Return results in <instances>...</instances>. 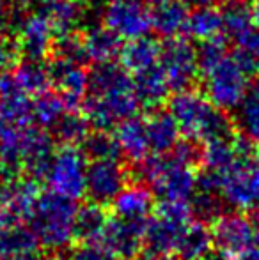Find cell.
Listing matches in <instances>:
<instances>
[{
  "label": "cell",
  "mask_w": 259,
  "mask_h": 260,
  "mask_svg": "<svg viewBox=\"0 0 259 260\" xmlns=\"http://www.w3.org/2000/svg\"><path fill=\"white\" fill-rule=\"evenodd\" d=\"M138 103L135 82L123 66L114 62L96 64L91 71L89 96L83 101V115L98 131L119 126L137 113Z\"/></svg>",
  "instance_id": "1"
},
{
  "label": "cell",
  "mask_w": 259,
  "mask_h": 260,
  "mask_svg": "<svg viewBox=\"0 0 259 260\" xmlns=\"http://www.w3.org/2000/svg\"><path fill=\"white\" fill-rule=\"evenodd\" d=\"M138 184H148L160 204H190L197 189L194 167L172 156H149L135 165Z\"/></svg>",
  "instance_id": "2"
},
{
  "label": "cell",
  "mask_w": 259,
  "mask_h": 260,
  "mask_svg": "<svg viewBox=\"0 0 259 260\" xmlns=\"http://www.w3.org/2000/svg\"><path fill=\"white\" fill-rule=\"evenodd\" d=\"M76 207L69 200L53 191H43L28 219V226L38 237L39 246L50 251H61L76 239Z\"/></svg>",
  "instance_id": "3"
},
{
  "label": "cell",
  "mask_w": 259,
  "mask_h": 260,
  "mask_svg": "<svg viewBox=\"0 0 259 260\" xmlns=\"http://www.w3.org/2000/svg\"><path fill=\"white\" fill-rule=\"evenodd\" d=\"M169 112L176 119L181 133L192 142H210L229 137L231 131L225 113L197 90L187 89L174 94Z\"/></svg>",
  "instance_id": "4"
},
{
  "label": "cell",
  "mask_w": 259,
  "mask_h": 260,
  "mask_svg": "<svg viewBox=\"0 0 259 260\" xmlns=\"http://www.w3.org/2000/svg\"><path fill=\"white\" fill-rule=\"evenodd\" d=\"M256 66L257 62L242 50L227 53L213 68L200 73L206 98L222 112L238 108L249 92V76Z\"/></svg>",
  "instance_id": "5"
},
{
  "label": "cell",
  "mask_w": 259,
  "mask_h": 260,
  "mask_svg": "<svg viewBox=\"0 0 259 260\" xmlns=\"http://www.w3.org/2000/svg\"><path fill=\"white\" fill-rule=\"evenodd\" d=\"M87 156L75 145H63L53 152L45 181L50 191L69 200H78L87 193Z\"/></svg>",
  "instance_id": "6"
},
{
  "label": "cell",
  "mask_w": 259,
  "mask_h": 260,
  "mask_svg": "<svg viewBox=\"0 0 259 260\" xmlns=\"http://www.w3.org/2000/svg\"><path fill=\"white\" fill-rule=\"evenodd\" d=\"M217 251L233 260H256L257 229L243 212L222 214L211 226Z\"/></svg>",
  "instance_id": "7"
},
{
  "label": "cell",
  "mask_w": 259,
  "mask_h": 260,
  "mask_svg": "<svg viewBox=\"0 0 259 260\" xmlns=\"http://www.w3.org/2000/svg\"><path fill=\"white\" fill-rule=\"evenodd\" d=\"M190 204H160L155 216L146 223L144 244L160 253H176L185 229L192 221Z\"/></svg>",
  "instance_id": "8"
},
{
  "label": "cell",
  "mask_w": 259,
  "mask_h": 260,
  "mask_svg": "<svg viewBox=\"0 0 259 260\" xmlns=\"http://www.w3.org/2000/svg\"><path fill=\"white\" fill-rule=\"evenodd\" d=\"M222 200L238 212L259 207V161H240L225 172L218 186Z\"/></svg>",
  "instance_id": "9"
},
{
  "label": "cell",
  "mask_w": 259,
  "mask_h": 260,
  "mask_svg": "<svg viewBox=\"0 0 259 260\" xmlns=\"http://www.w3.org/2000/svg\"><path fill=\"white\" fill-rule=\"evenodd\" d=\"M160 68L165 75L169 87L176 92L187 90L199 75V57L190 41L172 38L162 46Z\"/></svg>",
  "instance_id": "10"
},
{
  "label": "cell",
  "mask_w": 259,
  "mask_h": 260,
  "mask_svg": "<svg viewBox=\"0 0 259 260\" xmlns=\"http://www.w3.org/2000/svg\"><path fill=\"white\" fill-rule=\"evenodd\" d=\"M14 34L18 50L28 60H41L55 46V28L41 11L27 13L18 18Z\"/></svg>",
  "instance_id": "11"
},
{
  "label": "cell",
  "mask_w": 259,
  "mask_h": 260,
  "mask_svg": "<svg viewBox=\"0 0 259 260\" xmlns=\"http://www.w3.org/2000/svg\"><path fill=\"white\" fill-rule=\"evenodd\" d=\"M103 21L105 27L126 41L146 38L153 28L151 13L146 9L144 4L137 0L110 2L103 13Z\"/></svg>",
  "instance_id": "12"
},
{
  "label": "cell",
  "mask_w": 259,
  "mask_h": 260,
  "mask_svg": "<svg viewBox=\"0 0 259 260\" xmlns=\"http://www.w3.org/2000/svg\"><path fill=\"white\" fill-rule=\"evenodd\" d=\"M128 174L119 161H93L87 170V193L93 204H112L126 188Z\"/></svg>",
  "instance_id": "13"
},
{
  "label": "cell",
  "mask_w": 259,
  "mask_h": 260,
  "mask_svg": "<svg viewBox=\"0 0 259 260\" xmlns=\"http://www.w3.org/2000/svg\"><path fill=\"white\" fill-rule=\"evenodd\" d=\"M146 236V223L126 221L121 218H110L100 241V246L108 250L119 260H135L142 253Z\"/></svg>",
  "instance_id": "14"
},
{
  "label": "cell",
  "mask_w": 259,
  "mask_h": 260,
  "mask_svg": "<svg viewBox=\"0 0 259 260\" xmlns=\"http://www.w3.org/2000/svg\"><path fill=\"white\" fill-rule=\"evenodd\" d=\"M48 69L50 76H52V83L57 87L61 96L64 98L68 108L76 110L80 105H83L85 96L89 94L91 80V73L83 69V64L53 58Z\"/></svg>",
  "instance_id": "15"
},
{
  "label": "cell",
  "mask_w": 259,
  "mask_h": 260,
  "mask_svg": "<svg viewBox=\"0 0 259 260\" xmlns=\"http://www.w3.org/2000/svg\"><path fill=\"white\" fill-rule=\"evenodd\" d=\"M39 195V186L32 177H11L0 182V207L25 223L31 219Z\"/></svg>",
  "instance_id": "16"
},
{
  "label": "cell",
  "mask_w": 259,
  "mask_h": 260,
  "mask_svg": "<svg viewBox=\"0 0 259 260\" xmlns=\"http://www.w3.org/2000/svg\"><path fill=\"white\" fill-rule=\"evenodd\" d=\"M146 122V133H148L149 147L151 152L158 156H165L174 151L180 142V126L176 119L165 110H155L149 113Z\"/></svg>",
  "instance_id": "17"
},
{
  "label": "cell",
  "mask_w": 259,
  "mask_h": 260,
  "mask_svg": "<svg viewBox=\"0 0 259 260\" xmlns=\"http://www.w3.org/2000/svg\"><path fill=\"white\" fill-rule=\"evenodd\" d=\"M116 218L126 221L148 223L153 212V193L144 184L128 186L121 191V195L110 204Z\"/></svg>",
  "instance_id": "18"
},
{
  "label": "cell",
  "mask_w": 259,
  "mask_h": 260,
  "mask_svg": "<svg viewBox=\"0 0 259 260\" xmlns=\"http://www.w3.org/2000/svg\"><path fill=\"white\" fill-rule=\"evenodd\" d=\"M121 64L128 73H140L153 69L158 66L160 57H162V46L153 38H138L133 41H128L121 48Z\"/></svg>",
  "instance_id": "19"
},
{
  "label": "cell",
  "mask_w": 259,
  "mask_h": 260,
  "mask_svg": "<svg viewBox=\"0 0 259 260\" xmlns=\"http://www.w3.org/2000/svg\"><path fill=\"white\" fill-rule=\"evenodd\" d=\"M38 11L50 20L57 38L73 34L83 16V6L80 0H38Z\"/></svg>",
  "instance_id": "20"
},
{
  "label": "cell",
  "mask_w": 259,
  "mask_h": 260,
  "mask_svg": "<svg viewBox=\"0 0 259 260\" xmlns=\"http://www.w3.org/2000/svg\"><path fill=\"white\" fill-rule=\"evenodd\" d=\"M116 138H118L123 156L131 159L135 165L149 157L151 147H149L148 133H146V122L142 119L131 117L121 122L116 131Z\"/></svg>",
  "instance_id": "21"
},
{
  "label": "cell",
  "mask_w": 259,
  "mask_h": 260,
  "mask_svg": "<svg viewBox=\"0 0 259 260\" xmlns=\"http://www.w3.org/2000/svg\"><path fill=\"white\" fill-rule=\"evenodd\" d=\"M213 232L204 221L192 219L176 248L178 260H206L213 253Z\"/></svg>",
  "instance_id": "22"
},
{
  "label": "cell",
  "mask_w": 259,
  "mask_h": 260,
  "mask_svg": "<svg viewBox=\"0 0 259 260\" xmlns=\"http://www.w3.org/2000/svg\"><path fill=\"white\" fill-rule=\"evenodd\" d=\"M200 159H203L204 170L215 174L218 179L225 172L231 170L235 165H238L240 161H245L240 157L238 149H236V140L231 137H222L206 142Z\"/></svg>",
  "instance_id": "23"
},
{
  "label": "cell",
  "mask_w": 259,
  "mask_h": 260,
  "mask_svg": "<svg viewBox=\"0 0 259 260\" xmlns=\"http://www.w3.org/2000/svg\"><path fill=\"white\" fill-rule=\"evenodd\" d=\"M87 58L96 64L112 62L121 53V38L107 27H91L82 38Z\"/></svg>",
  "instance_id": "24"
},
{
  "label": "cell",
  "mask_w": 259,
  "mask_h": 260,
  "mask_svg": "<svg viewBox=\"0 0 259 260\" xmlns=\"http://www.w3.org/2000/svg\"><path fill=\"white\" fill-rule=\"evenodd\" d=\"M11 76H13L14 83L23 90L27 96L36 100L41 94L48 92V87L52 83V76H50V69L41 64V60H25L20 62L11 69Z\"/></svg>",
  "instance_id": "25"
},
{
  "label": "cell",
  "mask_w": 259,
  "mask_h": 260,
  "mask_svg": "<svg viewBox=\"0 0 259 260\" xmlns=\"http://www.w3.org/2000/svg\"><path fill=\"white\" fill-rule=\"evenodd\" d=\"M169 90H170L169 82H167L160 66L140 73L135 78V94H137V100L142 106H148V108H156L158 105H162L165 101Z\"/></svg>",
  "instance_id": "26"
},
{
  "label": "cell",
  "mask_w": 259,
  "mask_h": 260,
  "mask_svg": "<svg viewBox=\"0 0 259 260\" xmlns=\"http://www.w3.org/2000/svg\"><path fill=\"white\" fill-rule=\"evenodd\" d=\"M188 14L190 13L183 2L170 0V2L155 7V11L151 13L153 28L167 39L178 38V34L187 28Z\"/></svg>",
  "instance_id": "27"
},
{
  "label": "cell",
  "mask_w": 259,
  "mask_h": 260,
  "mask_svg": "<svg viewBox=\"0 0 259 260\" xmlns=\"http://www.w3.org/2000/svg\"><path fill=\"white\" fill-rule=\"evenodd\" d=\"M108 216L105 214L103 207L98 204H87L78 207L76 214V239L82 244H100L103 232L107 229Z\"/></svg>",
  "instance_id": "28"
},
{
  "label": "cell",
  "mask_w": 259,
  "mask_h": 260,
  "mask_svg": "<svg viewBox=\"0 0 259 260\" xmlns=\"http://www.w3.org/2000/svg\"><path fill=\"white\" fill-rule=\"evenodd\" d=\"M192 39L204 43L215 39L222 32V16L220 11L215 7H197L188 14L187 28H185Z\"/></svg>",
  "instance_id": "29"
},
{
  "label": "cell",
  "mask_w": 259,
  "mask_h": 260,
  "mask_svg": "<svg viewBox=\"0 0 259 260\" xmlns=\"http://www.w3.org/2000/svg\"><path fill=\"white\" fill-rule=\"evenodd\" d=\"M222 30L235 39H240L254 27L252 9L243 0H227L220 11Z\"/></svg>",
  "instance_id": "30"
},
{
  "label": "cell",
  "mask_w": 259,
  "mask_h": 260,
  "mask_svg": "<svg viewBox=\"0 0 259 260\" xmlns=\"http://www.w3.org/2000/svg\"><path fill=\"white\" fill-rule=\"evenodd\" d=\"M68 112L69 108L61 94L45 92L34 100V122L43 129H53Z\"/></svg>",
  "instance_id": "31"
},
{
  "label": "cell",
  "mask_w": 259,
  "mask_h": 260,
  "mask_svg": "<svg viewBox=\"0 0 259 260\" xmlns=\"http://www.w3.org/2000/svg\"><path fill=\"white\" fill-rule=\"evenodd\" d=\"M39 243L28 223H16L0 232V255L38 251Z\"/></svg>",
  "instance_id": "32"
},
{
  "label": "cell",
  "mask_w": 259,
  "mask_h": 260,
  "mask_svg": "<svg viewBox=\"0 0 259 260\" xmlns=\"http://www.w3.org/2000/svg\"><path fill=\"white\" fill-rule=\"evenodd\" d=\"M89 120L83 113L69 110L53 127V133H55L57 140H61L64 145L78 147V144H83L89 137Z\"/></svg>",
  "instance_id": "33"
},
{
  "label": "cell",
  "mask_w": 259,
  "mask_h": 260,
  "mask_svg": "<svg viewBox=\"0 0 259 260\" xmlns=\"http://www.w3.org/2000/svg\"><path fill=\"white\" fill-rule=\"evenodd\" d=\"M236 122L242 129L243 137L259 144V83L249 89L245 100L238 106Z\"/></svg>",
  "instance_id": "34"
},
{
  "label": "cell",
  "mask_w": 259,
  "mask_h": 260,
  "mask_svg": "<svg viewBox=\"0 0 259 260\" xmlns=\"http://www.w3.org/2000/svg\"><path fill=\"white\" fill-rule=\"evenodd\" d=\"M83 152L93 157V161H119L123 156L118 138L108 131H96L89 135L83 142Z\"/></svg>",
  "instance_id": "35"
},
{
  "label": "cell",
  "mask_w": 259,
  "mask_h": 260,
  "mask_svg": "<svg viewBox=\"0 0 259 260\" xmlns=\"http://www.w3.org/2000/svg\"><path fill=\"white\" fill-rule=\"evenodd\" d=\"M222 197L215 191H199L195 189V195L190 202L192 214L199 218V221H215L222 216Z\"/></svg>",
  "instance_id": "36"
},
{
  "label": "cell",
  "mask_w": 259,
  "mask_h": 260,
  "mask_svg": "<svg viewBox=\"0 0 259 260\" xmlns=\"http://www.w3.org/2000/svg\"><path fill=\"white\" fill-rule=\"evenodd\" d=\"M53 50H55V58H61V60L75 62V64H83L85 60H89L82 38H76L73 34L57 39Z\"/></svg>",
  "instance_id": "37"
},
{
  "label": "cell",
  "mask_w": 259,
  "mask_h": 260,
  "mask_svg": "<svg viewBox=\"0 0 259 260\" xmlns=\"http://www.w3.org/2000/svg\"><path fill=\"white\" fill-rule=\"evenodd\" d=\"M227 55V46H225V41L218 36L215 39H210V41H204L200 45V48L197 50V57H199V73L208 71L210 68H213L218 60Z\"/></svg>",
  "instance_id": "38"
},
{
  "label": "cell",
  "mask_w": 259,
  "mask_h": 260,
  "mask_svg": "<svg viewBox=\"0 0 259 260\" xmlns=\"http://www.w3.org/2000/svg\"><path fill=\"white\" fill-rule=\"evenodd\" d=\"M69 260H119L100 244H82L71 253Z\"/></svg>",
  "instance_id": "39"
},
{
  "label": "cell",
  "mask_w": 259,
  "mask_h": 260,
  "mask_svg": "<svg viewBox=\"0 0 259 260\" xmlns=\"http://www.w3.org/2000/svg\"><path fill=\"white\" fill-rule=\"evenodd\" d=\"M238 41V50H242L243 53H247L249 57H252L254 60H259V27L254 25L250 30H247Z\"/></svg>",
  "instance_id": "40"
},
{
  "label": "cell",
  "mask_w": 259,
  "mask_h": 260,
  "mask_svg": "<svg viewBox=\"0 0 259 260\" xmlns=\"http://www.w3.org/2000/svg\"><path fill=\"white\" fill-rule=\"evenodd\" d=\"M14 58V48L7 41L0 39V75L7 71V66L13 62Z\"/></svg>",
  "instance_id": "41"
},
{
  "label": "cell",
  "mask_w": 259,
  "mask_h": 260,
  "mask_svg": "<svg viewBox=\"0 0 259 260\" xmlns=\"http://www.w3.org/2000/svg\"><path fill=\"white\" fill-rule=\"evenodd\" d=\"M0 260H43L39 251H21V253L0 255Z\"/></svg>",
  "instance_id": "42"
},
{
  "label": "cell",
  "mask_w": 259,
  "mask_h": 260,
  "mask_svg": "<svg viewBox=\"0 0 259 260\" xmlns=\"http://www.w3.org/2000/svg\"><path fill=\"white\" fill-rule=\"evenodd\" d=\"M135 260H178V258L170 253H160V251L146 250V251H142Z\"/></svg>",
  "instance_id": "43"
},
{
  "label": "cell",
  "mask_w": 259,
  "mask_h": 260,
  "mask_svg": "<svg viewBox=\"0 0 259 260\" xmlns=\"http://www.w3.org/2000/svg\"><path fill=\"white\" fill-rule=\"evenodd\" d=\"M217 2H220V0H183V4H187V6H194L195 9L197 7H213Z\"/></svg>",
  "instance_id": "44"
},
{
  "label": "cell",
  "mask_w": 259,
  "mask_h": 260,
  "mask_svg": "<svg viewBox=\"0 0 259 260\" xmlns=\"http://www.w3.org/2000/svg\"><path fill=\"white\" fill-rule=\"evenodd\" d=\"M252 18H254V25L259 27V0H254L252 4Z\"/></svg>",
  "instance_id": "45"
},
{
  "label": "cell",
  "mask_w": 259,
  "mask_h": 260,
  "mask_svg": "<svg viewBox=\"0 0 259 260\" xmlns=\"http://www.w3.org/2000/svg\"><path fill=\"white\" fill-rule=\"evenodd\" d=\"M206 260H233V258L225 257L224 253H220V251H217V253H211L210 257H208Z\"/></svg>",
  "instance_id": "46"
},
{
  "label": "cell",
  "mask_w": 259,
  "mask_h": 260,
  "mask_svg": "<svg viewBox=\"0 0 259 260\" xmlns=\"http://www.w3.org/2000/svg\"><path fill=\"white\" fill-rule=\"evenodd\" d=\"M149 4H153L155 7H158V6H162V4H167V2H170V0H148Z\"/></svg>",
  "instance_id": "47"
},
{
  "label": "cell",
  "mask_w": 259,
  "mask_h": 260,
  "mask_svg": "<svg viewBox=\"0 0 259 260\" xmlns=\"http://www.w3.org/2000/svg\"><path fill=\"white\" fill-rule=\"evenodd\" d=\"M6 4H7V0H0V14H2L4 9H6Z\"/></svg>",
  "instance_id": "48"
},
{
  "label": "cell",
  "mask_w": 259,
  "mask_h": 260,
  "mask_svg": "<svg viewBox=\"0 0 259 260\" xmlns=\"http://www.w3.org/2000/svg\"><path fill=\"white\" fill-rule=\"evenodd\" d=\"M43 260H64V258H61V257H48V258H43Z\"/></svg>",
  "instance_id": "49"
},
{
  "label": "cell",
  "mask_w": 259,
  "mask_h": 260,
  "mask_svg": "<svg viewBox=\"0 0 259 260\" xmlns=\"http://www.w3.org/2000/svg\"><path fill=\"white\" fill-rule=\"evenodd\" d=\"M110 2H125V0H110Z\"/></svg>",
  "instance_id": "50"
},
{
  "label": "cell",
  "mask_w": 259,
  "mask_h": 260,
  "mask_svg": "<svg viewBox=\"0 0 259 260\" xmlns=\"http://www.w3.org/2000/svg\"><path fill=\"white\" fill-rule=\"evenodd\" d=\"M2 172H4V170H2V167H0V174H2Z\"/></svg>",
  "instance_id": "51"
},
{
  "label": "cell",
  "mask_w": 259,
  "mask_h": 260,
  "mask_svg": "<svg viewBox=\"0 0 259 260\" xmlns=\"http://www.w3.org/2000/svg\"><path fill=\"white\" fill-rule=\"evenodd\" d=\"M243 2H247V0H243Z\"/></svg>",
  "instance_id": "52"
}]
</instances>
